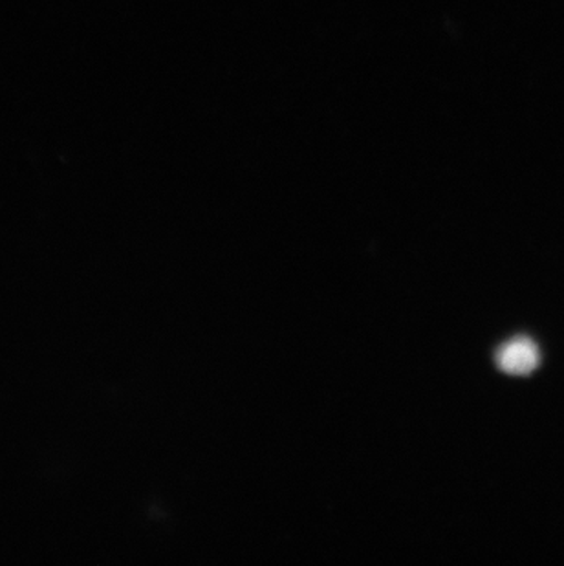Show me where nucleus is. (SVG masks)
<instances>
[{
	"label": "nucleus",
	"mask_w": 564,
	"mask_h": 566,
	"mask_svg": "<svg viewBox=\"0 0 564 566\" xmlns=\"http://www.w3.org/2000/svg\"><path fill=\"white\" fill-rule=\"evenodd\" d=\"M541 361L539 348L528 337H516L497 353V365L506 375L526 376L537 369Z\"/></svg>",
	"instance_id": "1"
}]
</instances>
